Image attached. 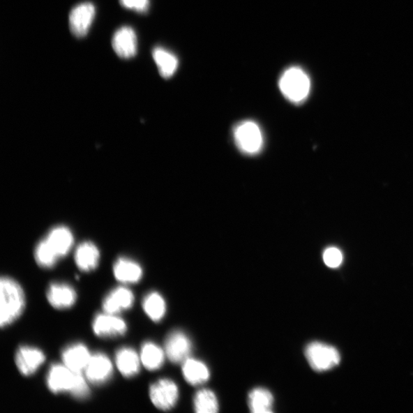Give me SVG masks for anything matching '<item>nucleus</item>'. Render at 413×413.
Instances as JSON below:
<instances>
[{"mask_svg":"<svg viewBox=\"0 0 413 413\" xmlns=\"http://www.w3.org/2000/svg\"><path fill=\"white\" fill-rule=\"evenodd\" d=\"M75 263L83 272H91L99 264L100 252L91 242H84L79 245L75 255Z\"/></svg>","mask_w":413,"mask_h":413,"instance_id":"obj_18","label":"nucleus"},{"mask_svg":"<svg viewBox=\"0 0 413 413\" xmlns=\"http://www.w3.org/2000/svg\"><path fill=\"white\" fill-rule=\"evenodd\" d=\"M35 257L38 265L45 269L52 268L59 258L46 239L37 245Z\"/></svg>","mask_w":413,"mask_h":413,"instance_id":"obj_26","label":"nucleus"},{"mask_svg":"<svg viewBox=\"0 0 413 413\" xmlns=\"http://www.w3.org/2000/svg\"><path fill=\"white\" fill-rule=\"evenodd\" d=\"M113 49L119 57L129 59L137 52V38L131 27L119 29L112 39Z\"/></svg>","mask_w":413,"mask_h":413,"instance_id":"obj_12","label":"nucleus"},{"mask_svg":"<svg viewBox=\"0 0 413 413\" xmlns=\"http://www.w3.org/2000/svg\"><path fill=\"white\" fill-rule=\"evenodd\" d=\"M83 377L82 373L71 370L65 364H54L47 373V385L54 394L71 393Z\"/></svg>","mask_w":413,"mask_h":413,"instance_id":"obj_5","label":"nucleus"},{"mask_svg":"<svg viewBox=\"0 0 413 413\" xmlns=\"http://www.w3.org/2000/svg\"><path fill=\"white\" fill-rule=\"evenodd\" d=\"M306 356L310 366L319 372L336 367L340 361L336 347L321 343L309 344L306 349Z\"/></svg>","mask_w":413,"mask_h":413,"instance_id":"obj_4","label":"nucleus"},{"mask_svg":"<svg viewBox=\"0 0 413 413\" xmlns=\"http://www.w3.org/2000/svg\"><path fill=\"white\" fill-rule=\"evenodd\" d=\"M144 312L153 322H160L166 313L165 301L160 293L150 292L142 301Z\"/></svg>","mask_w":413,"mask_h":413,"instance_id":"obj_24","label":"nucleus"},{"mask_svg":"<svg viewBox=\"0 0 413 413\" xmlns=\"http://www.w3.org/2000/svg\"><path fill=\"white\" fill-rule=\"evenodd\" d=\"M91 356L84 345L74 344L63 351L62 361L70 370L82 373L89 364Z\"/></svg>","mask_w":413,"mask_h":413,"instance_id":"obj_15","label":"nucleus"},{"mask_svg":"<svg viewBox=\"0 0 413 413\" xmlns=\"http://www.w3.org/2000/svg\"><path fill=\"white\" fill-rule=\"evenodd\" d=\"M141 363L138 354L132 348H121L116 354L117 369L125 377L137 376L140 371Z\"/></svg>","mask_w":413,"mask_h":413,"instance_id":"obj_17","label":"nucleus"},{"mask_svg":"<svg viewBox=\"0 0 413 413\" xmlns=\"http://www.w3.org/2000/svg\"><path fill=\"white\" fill-rule=\"evenodd\" d=\"M192 348V343L184 332L174 331L166 338L165 353L174 363H182L188 359Z\"/></svg>","mask_w":413,"mask_h":413,"instance_id":"obj_8","label":"nucleus"},{"mask_svg":"<svg viewBox=\"0 0 413 413\" xmlns=\"http://www.w3.org/2000/svg\"><path fill=\"white\" fill-rule=\"evenodd\" d=\"M0 290V325L3 329L17 321L22 315L26 307V298L21 285L10 277L1 278Z\"/></svg>","mask_w":413,"mask_h":413,"instance_id":"obj_1","label":"nucleus"},{"mask_svg":"<svg viewBox=\"0 0 413 413\" xmlns=\"http://www.w3.org/2000/svg\"><path fill=\"white\" fill-rule=\"evenodd\" d=\"M279 87L285 98L299 105L308 98L311 90V81L304 70L290 67L282 74Z\"/></svg>","mask_w":413,"mask_h":413,"instance_id":"obj_2","label":"nucleus"},{"mask_svg":"<svg viewBox=\"0 0 413 413\" xmlns=\"http://www.w3.org/2000/svg\"><path fill=\"white\" fill-rule=\"evenodd\" d=\"M194 407L197 413H216L219 410L217 396L206 389L197 391L194 398Z\"/></svg>","mask_w":413,"mask_h":413,"instance_id":"obj_25","label":"nucleus"},{"mask_svg":"<svg viewBox=\"0 0 413 413\" xmlns=\"http://www.w3.org/2000/svg\"><path fill=\"white\" fill-rule=\"evenodd\" d=\"M95 17V7L91 3L79 4L71 10L69 26L71 33L77 38L85 36Z\"/></svg>","mask_w":413,"mask_h":413,"instance_id":"obj_10","label":"nucleus"},{"mask_svg":"<svg viewBox=\"0 0 413 413\" xmlns=\"http://www.w3.org/2000/svg\"><path fill=\"white\" fill-rule=\"evenodd\" d=\"M121 4L126 9L139 13H146L149 9V0H120Z\"/></svg>","mask_w":413,"mask_h":413,"instance_id":"obj_28","label":"nucleus"},{"mask_svg":"<svg viewBox=\"0 0 413 413\" xmlns=\"http://www.w3.org/2000/svg\"><path fill=\"white\" fill-rule=\"evenodd\" d=\"M234 136L236 145L244 154L256 155L263 147V134L255 122L248 121L238 124Z\"/></svg>","mask_w":413,"mask_h":413,"instance_id":"obj_3","label":"nucleus"},{"mask_svg":"<svg viewBox=\"0 0 413 413\" xmlns=\"http://www.w3.org/2000/svg\"><path fill=\"white\" fill-rule=\"evenodd\" d=\"M47 299L50 305L57 309L73 307L77 300V293L70 285L65 283H52L47 292Z\"/></svg>","mask_w":413,"mask_h":413,"instance_id":"obj_14","label":"nucleus"},{"mask_svg":"<svg viewBox=\"0 0 413 413\" xmlns=\"http://www.w3.org/2000/svg\"><path fill=\"white\" fill-rule=\"evenodd\" d=\"M149 396L157 409L169 411L177 403L179 388L172 380L162 379L150 386Z\"/></svg>","mask_w":413,"mask_h":413,"instance_id":"obj_6","label":"nucleus"},{"mask_svg":"<svg viewBox=\"0 0 413 413\" xmlns=\"http://www.w3.org/2000/svg\"><path fill=\"white\" fill-rule=\"evenodd\" d=\"M93 331L101 338L122 337L127 331V325L121 317L113 314H99L94 317Z\"/></svg>","mask_w":413,"mask_h":413,"instance_id":"obj_7","label":"nucleus"},{"mask_svg":"<svg viewBox=\"0 0 413 413\" xmlns=\"http://www.w3.org/2000/svg\"><path fill=\"white\" fill-rule=\"evenodd\" d=\"M182 373L187 382L193 386L201 385L210 377V371L205 363L195 359H187L182 363Z\"/></svg>","mask_w":413,"mask_h":413,"instance_id":"obj_20","label":"nucleus"},{"mask_svg":"<svg viewBox=\"0 0 413 413\" xmlns=\"http://www.w3.org/2000/svg\"><path fill=\"white\" fill-rule=\"evenodd\" d=\"M273 396L271 392L265 388H255L250 393L248 405L253 413L273 412Z\"/></svg>","mask_w":413,"mask_h":413,"instance_id":"obj_22","label":"nucleus"},{"mask_svg":"<svg viewBox=\"0 0 413 413\" xmlns=\"http://www.w3.org/2000/svg\"><path fill=\"white\" fill-rule=\"evenodd\" d=\"M153 57L161 76L168 79L177 73L179 60L176 55L161 47H155Z\"/></svg>","mask_w":413,"mask_h":413,"instance_id":"obj_21","label":"nucleus"},{"mask_svg":"<svg viewBox=\"0 0 413 413\" xmlns=\"http://www.w3.org/2000/svg\"><path fill=\"white\" fill-rule=\"evenodd\" d=\"M134 295L130 290L120 287L111 291L103 301V309L106 313L117 315L131 308Z\"/></svg>","mask_w":413,"mask_h":413,"instance_id":"obj_13","label":"nucleus"},{"mask_svg":"<svg viewBox=\"0 0 413 413\" xmlns=\"http://www.w3.org/2000/svg\"><path fill=\"white\" fill-rule=\"evenodd\" d=\"M324 264L330 268L339 267L343 262V253L336 248H329L323 254Z\"/></svg>","mask_w":413,"mask_h":413,"instance_id":"obj_27","label":"nucleus"},{"mask_svg":"<svg viewBox=\"0 0 413 413\" xmlns=\"http://www.w3.org/2000/svg\"><path fill=\"white\" fill-rule=\"evenodd\" d=\"M114 274L116 280L121 283L134 284L141 280L144 272L137 262L122 257L116 261Z\"/></svg>","mask_w":413,"mask_h":413,"instance_id":"obj_16","label":"nucleus"},{"mask_svg":"<svg viewBox=\"0 0 413 413\" xmlns=\"http://www.w3.org/2000/svg\"><path fill=\"white\" fill-rule=\"evenodd\" d=\"M46 240L60 257L67 255L74 243V237L70 230L66 227H58L51 230Z\"/></svg>","mask_w":413,"mask_h":413,"instance_id":"obj_19","label":"nucleus"},{"mask_svg":"<svg viewBox=\"0 0 413 413\" xmlns=\"http://www.w3.org/2000/svg\"><path fill=\"white\" fill-rule=\"evenodd\" d=\"M165 351L153 343H147L142 345L140 353L142 364L149 370L160 369L165 361Z\"/></svg>","mask_w":413,"mask_h":413,"instance_id":"obj_23","label":"nucleus"},{"mask_svg":"<svg viewBox=\"0 0 413 413\" xmlns=\"http://www.w3.org/2000/svg\"><path fill=\"white\" fill-rule=\"evenodd\" d=\"M85 377L93 385H103L108 382L112 377L114 368L109 357L102 353L94 354L87 364Z\"/></svg>","mask_w":413,"mask_h":413,"instance_id":"obj_9","label":"nucleus"},{"mask_svg":"<svg viewBox=\"0 0 413 413\" xmlns=\"http://www.w3.org/2000/svg\"><path fill=\"white\" fill-rule=\"evenodd\" d=\"M45 355L36 347L24 346L19 348L15 354V364L21 375L25 377L33 375L45 361Z\"/></svg>","mask_w":413,"mask_h":413,"instance_id":"obj_11","label":"nucleus"}]
</instances>
